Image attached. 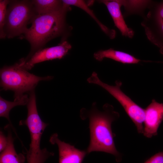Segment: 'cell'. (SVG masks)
<instances>
[{"instance_id":"cell-20","label":"cell","mask_w":163,"mask_h":163,"mask_svg":"<svg viewBox=\"0 0 163 163\" xmlns=\"http://www.w3.org/2000/svg\"><path fill=\"white\" fill-rule=\"evenodd\" d=\"M8 144L7 137H6L3 132H0V152H2L6 147Z\"/></svg>"},{"instance_id":"cell-16","label":"cell","mask_w":163,"mask_h":163,"mask_svg":"<svg viewBox=\"0 0 163 163\" xmlns=\"http://www.w3.org/2000/svg\"><path fill=\"white\" fill-rule=\"evenodd\" d=\"M29 99V97L27 94H24L20 99L14 100V101L12 102L6 100L1 96L0 97V116L5 117L7 119L12 129L17 135L10 120L9 113L11 110L15 106L27 105Z\"/></svg>"},{"instance_id":"cell-13","label":"cell","mask_w":163,"mask_h":163,"mask_svg":"<svg viewBox=\"0 0 163 163\" xmlns=\"http://www.w3.org/2000/svg\"><path fill=\"white\" fill-rule=\"evenodd\" d=\"M94 57L100 61L108 58L123 64H137L141 61L130 54L112 48L98 51L94 53Z\"/></svg>"},{"instance_id":"cell-3","label":"cell","mask_w":163,"mask_h":163,"mask_svg":"<svg viewBox=\"0 0 163 163\" xmlns=\"http://www.w3.org/2000/svg\"><path fill=\"white\" fill-rule=\"evenodd\" d=\"M29 93L27 104V117L24 120L20 121L19 123L20 125L27 126L30 133V142L26 158L27 163H44L49 157L54 155L46 148L41 149L40 147L42 134L48 124L43 122L38 114L34 90Z\"/></svg>"},{"instance_id":"cell-11","label":"cell","mask_w":163,"mask_h":163,"mask_svg":"<svg viewBox=\"0 0 163 163\" xmlns=\"http://www.w3.org/2000/svg\"><path fill=\"white\" fill-rule=\"evenodd\" d=\"M98 2L106 6L115 26L119 30L122 35L130 38L133 37L134 32L128 27L126 24L121 11L122 5L120 0H103Z\"/></svg>"},{"instance_id":"cell-8","label":"cell","mask_w":163,"mask_h":163,"mask_svg":"<svg viewBox=\"0 0 163 163\" xmlns=\"http://www.w3.org/2000/svg\"><path fill=\"white\" fill-rule=\"evenodd\" d=\"M151 2L143 17L142 26L149 39L163 46V13Z\"/></svg>"},{"instance_id":"cell-12","label":"cell","mask_w":163,"mask_h":163,"mask_svg":"<svg viewBox=\"0 0 163 163\" xmlns=\"http://www.w3.org/2000/svg\"><path fill=\"white\" fill-rule=\"evenodd\" d=\"M5 128L8 132V144L5 150L1 152L0 163H24L26 158L21 153L17 154L15 149L11 126L8 124Z\"/></svg>"},{"instance_id":"cell-18","label":"cell","mask_w":163,"mask_h":163,"mask_svg":"<svg viewBox=\"0 0 163 163\" xmlns=\"http://www.w3.org/2000/svg\"><path fill=\"white\" fill-rule=\"evenodd\" d=\"M11 1L8 0H0V37L4 38L5 36L4 33L7 6Z\"/></svg>"},{"instance_id":"cell-4","label":"cell","mask_w":163,"mask_h":163,"mask_svg":"<svg viewBox=\"0 0 163 163\" xmlns=\"http://www.w3.org/2000/svg\"><path fill=\"white\" fill-rule=\"evenodd\" d=\"M0 86L2 90L14 92V100L21 98L25 92L34 90L42 80H48L53 77H40L30 73L21 67L18 62L10 66H5L0 71Z\"/></svg>"},{"instance_id":"cell-5","label":"cell","mask_w":163,"mask_h":163,"mask_svg":"<svg viewBox=\"0 0 163 163\" xmlns=\"http://www.w3.org/2000/svg\"><path fill=\"white\" fill-rule=\"evenodd\" d=\"M7 9L4 33L11 38L24 34L27 25L37 14L31 1H11Z\"/></svg>"},{"instance_id":"cell-10","label":"cell","mask_w":163,"mask_h":163,"mask_svg":"<svg viewBox=\"0 0 163 163\" xmlns=\"http://www.w3.org/2000/svg\"><path fill=\"white\" fill-rule=\"evenodd\" d=\"M49 141L51 144L58 146L59 163H82L87 153L86 150L78 149L74 146L61 141L57 133L51 136Z\"/></svg>"},{"instance_id":"cell-7","label":"cell","mask_w":163,"mask_h":163,"mask_svg":"<svg viewBox=\"0 0 163 163\" xmlns=\"http://www.w3.org/2000/svg\"><path fill=\"white\" fill-rule=\"evenodd\" d=\"M72 47L69 43L64 40L56 46L41 49L30 56L21 59L18 63L21 67L27 71L31 69L37 63L62 59Z\"/></svg>"},{"instance_id":"cell-6","label":"cell","mask_w":163,"mask_h":163,"mask_svg":"<svg viewBox=\"0 0 163 163\" xmlns=\"http://www.w3.org/2000/svg\"><path fill=\"white\" fill-rule=\"evenodd\" d=\"M90 83L97 85L108 92L120 104L126 113L134 123L139 133H143L145 109L134 102L121 90L122 82L120 81H115L114 86L109 85L101 81L97 73L93 72L87 79Z\"/></svg>"},{"instance_id":"cell-17","label":"cell","mask_w":163,"mask_h":163,"mask_svg":"<svg viewBox=\"0 0 163 163\" xmlns=\"http://www.w3.org/2000/svg\"><path fill=\"white\" fill-rule=\"evenodd\" d=\"M125 9V16L136 13H141L148 7L151 2L149 0H119Z\"/></svg>"},{"instance_id":"cell-19","label":"cell","mask_w":163,"mask_h":163,"mask_svg":"<svg viewBox=\"0 0 163 163\" xmlns=\"http://www.w3.org/2000/svg\"><path fill=\"white\" fill-rule=\"evenodd\" d=\"M144 163H163V151L154 155Z\"/></svg>"},{"instance_id":"cell-1","label":"cell","mask_w":163,"mask_h":163,"mask_svg":"<svg viewBox=\"0 0 163 163\" xmlns=\"http://www.w3.org/2000/svg\"><path fill=\"white\" fill-rule=\"evenodd\" d=\"M104 111L99 110L96 103L93 104L91 109L88 110L82 108L80 111L82 119H89L90 142L86 150L87 153L93 152H104L114 155L117 162L121 157L115 146L111 125L120 117L119 113L114 110L113 107L108 104L103 106Z\"/></svg>"},{"instance_id":"cell-9","label":"cell","mask_w":163,"mask_h":163,"mask_svg":"<svg viewBox=\"0 0 163 163\" xmlns=\"http://www.w3.org/2000/svg\"><path fill=\"white\" fill-rule=\"evenodd\" d=\"M163 120V104L155 99L145 109L143 135L151 138L157 135L158 128Z\"/></svg>"},{"instance_id":"cell-15","label":"cell","mask_w":163,"mask_h":163,"mask_svg":"<svg viewBox=\"0 0 163 163\" xmlns=\"http://www.w3.org/2000/svg\"><path fill=\"white\" fill-rule=\"evenodd\" d=\"M37 14H41L51 13L61 9L63 6L62 0H32Z\"/></svg>"},{"instance_id":"cell-14","label":"cell","mask_w":163,"mask_h":163,"mask_svg":"<svg viewBox=\"0 0 163 163\" xmlns=\"http://www.w3.org/2000/svg\"><path fill=\"white\" fill-rule=\"evenodd\" d=\"M63 4L69 6L73 5L77 7L84 10L91 16L97 23L103 31L110 39H113L115 37L116 33L113 29H110L103 24L97 19L93 12V11L88 7L85 2L81 0H63Z\"/></svg>"},{"instance_id":"cell-2","label":"cell","mask_w":163,"mask_h":163,"mask_svg":"<svg viewBox=\"0 0 163 163\" xmlns=\"http://www.w3.org/2000/svg\"><path fill=\"white\" fill-rule=\"evenodd\" d=\"M71 8L63 4L60 10L48 14H36L31 19V27L25 33L24 37L30 43L29 57L50 40L62 36L66 29V15Z\"/></svg>"}]
</instances>
